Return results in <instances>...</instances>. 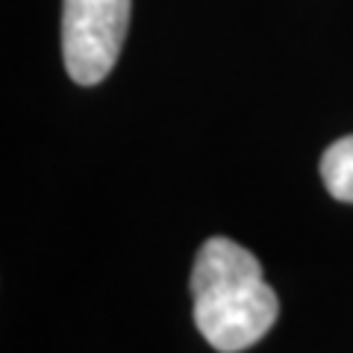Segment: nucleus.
I'll list each match as a JSON object with an SVG mask.
<instances>
[{"label": "nucleus", "mask_w": 353, "mask_h": 353, "mask_svg": "<svg viewBox=\"0 0 353 353\" xmlns=\"http://www.w3.org/2000/svg\"><path fill=\"white\" fill-rule=\"evenodd\" d=\"M194 327L218 353H241L277 324V292L262 277V265L239 241L212 236L192 268Z\"/></svg>", "instance_id": "nucleus-1"}, {"label": "nucleus", "mask_w": 353, "mask_h": 353, "mask_svg": "<svg viewBox=\"0 0 353 353\" xmlns=\"http://www.w3.org/2000/svg\"><path fill=\"white\" fill-rule=\"evenodd\" d=\"M132 0H62V59L77 85L106 80L121 57Z\"/></svg>", "instance_id": "nucleus-2"}, {"label": "nucleus", "mask_w": 353, "mask_h": 353, "mask_svg": "<svg viewBox=\"0 0 353 353\" xmlns=\"http://www.w3.org/2000/svg\"><path fill=\"white\" fill-rule=\"evenodd\" d=\"M321 180L341 203H353V136L333 141L321 157Z\"/></svg>", "instance_id": "nucleus-3"}]
</instances>
